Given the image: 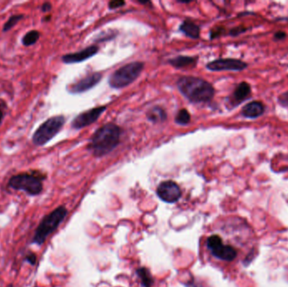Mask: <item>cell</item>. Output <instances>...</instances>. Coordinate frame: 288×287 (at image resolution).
<instances>
[{"label": "cell", "mask_w": 288, "mask_h": 287, "mask_svg": "<svg viewBox=\"0 0 288 287\" xmlns=\"http://www.w3.org/2000/svg\"><path fill=\"white\" fill-rule=\"evenodd\" d=\"M121 128L114 123H107L93 134L89 149L95 157H102L111 153L119 144Z\"/></svg>", "instance_id": "obj_1"}, {"label": "cell", "mask_w": 288, "mask_h": 287, "mask_svg": "<svg viewBox=\"0 0 288 287\" xmlns=\"http://www.w3.org/2000/svg\"><path fill=\"white\" fill-rule=\"evenodd\" d=\"M180 92L192 103H207L213 99L215 90L210 83L196 77H181L177 81Z\"/></svg>", "instance_id": "obj_2"}, {"label": "cell", "mask_w": 288, "mask_h": 287, "mask_svg": "<svg viewBox=\"0 0 288 287\" xmlns=\"http://www.w3.org/2000/svg\"><path fill=\"white\" fill-rule=\"evenodd\" d=\"M68 215V210L64 206H59L42 220L37 227L32 242L42 245L53 232H55Z\"/></svg>", "instance_id": "obj_3"}, {"label": "cell", "mask_w": 288, "mask_h": 287, "mask_svg": "<svg viewBox=\"0 0 288 287\" xmlns=\"http://www.w3.org/2000/svg\"><path fill=\"white\" fill-rule=\"evenodd\" d=\"M144 64L142 62H132L121 67L109 77V85L113 89H122L131 85L140 76Z\"/></svg>", "instance_id": "obj_4"}, {"label": "cell", "mask_w": 288, "mask_h": 287, "mask_svg": "<svg viewBox=\"0 0 288 287\" xmlns=\"http://www.w3.org/2000/svg\"><path fill=\"white\" fill-rule=\"evenodd\" d=\"M64 124L65 117L64 116L51 117L37 128L32 137V142L36 146L45 145L61 131Z\"/></svg>", "instance_id": "obj_5"}, {"label": "cell", "mask_w": 288, "mask_h": 287, "mask_svg": "<svg viewBox=\"0 0 288 287\" xmlns=\"http://www.w3.org/2000/svg\"><path fill=\"white\" fill-rule=\"evenodd\" d=\"M9 186L14 190H23L30 195H39L43 190L42 179L33 174H21L11 177Z\"/></svg>", "instance_id": "obj_6"}, {"label": "cell", "mask_w": 288, "mask_h": 287, "mask_svg": "<svg viewBox=\"0 0 288 287\" xmlns=\"http://www.w3.org/2000/svg\"><path fill=\"white\" fill-rule=\"evenodd\" d=\"M206 245L212 255L222 260L232 261L237 256L235 249L232 246L223 244L222 238L218 235L210 236Z\"/></svg>", "instance_id": "obj_7"}, {"label": "cell", "mask_w": 288, "mask_h": 287, "mask_svg": "<svg viewBox=\"0 0 288 287\" xmlns=\"http://www.w3.org/2000/svg\"><path fill=\"white\" fill-rule=\"evenodd\" d=\"M206 69L212 72L243 71L248 68V64L236 58H219L206 64Z\"/></svg>", "instance_id": "obj_8"}, {"label": "cell", "mask_w": 288, "mask_h": 287, "mask_svg": "<svg viewBox=\"0 0 288 287\" xmlns=\"http://www.w3.org/2000/svg\"><path fill=\"white\" fill-rule=\"evenodd\" d=\"M157 195L166 203H175L181 197V190L175 182L171 180L162 182L157 188Z\"/></svg>", "instance_id": "obj_9"}, {"label": "cell", "mask_w": 288, "mask_h": 287, "mask_svg": "<svg viewBox=\"0 0 288 287\" xmlns=\"http://www.w3.org/2000/svg\"><path fill=\"white\" fill-rule=\"evenodd\" d=\"M106 110V106H99L80 114L74 119L72 122V127L74 129H82L95 123Z\"/></svg>", "instance_id": "obj_10"}, {"label": "cell", "mask_w": 288, "mask_h": 287, "mask_svg": "<svg viewBox=\"0 0 288 287\" xmlns=\"http://www.w3.org/2000/svg\"><path fill=\"white\" fill-rule=\"evenodd\" d=\"M102 78L100 73H93L74 83L69 87V92L71 94H82L86 92L100 83Z\"/></svg>", "instance_id": "obj_11"}, {"label": "cell", "mask_w": 288, "mask_h": 287, "mask_svg": "<svg viewBox=\"0 0 288 287\" xmlns=\"http://www.w3.org/2000/svg\"><path fill=\"white\" fill-rule=\"evenodd\" d=\"M99 52L98 47L96 46H90L85 48L84 50L80 51L74 53H69L66 55L63 56L62 60L64 64H79L87 60L89 58H92L96 55Z\"/></svg>", "instance_id": "obj_12"}, {"label": "cell", "mask_w": 288, "mask_h": 287, "mask_svg": "<svg viewBox=\"0 0 288 287\" xmlns=\"http://www.w3.org/2000/svg\"><path fill=\"white\" fill-rule=\"evenodd\" d=\"M251 95V86L247 82H242L236 87L229 98V103L232 107L239 106Z\"/></svg>", "instance_id": "obj_13"}, {"label": "cell", "mask_w": 288, "mask_h": 287, "mask_svg": "<svg viewBox=\"0 0 288 287\" xmlns=\"http://www.w3.org/2000/svg\"><path fill=\"white\" fill-rule=\"evenodd\" d=\"M265 111V106L260 101H251L243 106L241 115L248 119H257L263 116Z\"/></svg>", "instance_id": "obj_14"}, {"label": "cell", "mask_w": 288, "mask_h": 287, "mask_svg": "<svg viewBox=\"0 0 288 287\" xmlns=\"http://www.w3.org/2000/svg\"><path fill=\"white\" fill-rule=\"evenodd\" d=\"M147 118L154 124L162 123L166 121V111L160 106H154L147 112Z\"/></svg>", "instance_id": "obj_15"}, {"label": "cell", "mask_w": 288, "mask_h": 287, "mask_svg": "<svg viewBox=\"0 0 288 287\" xmlns=\"http://www.w3.org/2000/svg\"><path fill=\"white\" fill-rule=\"evenodd\" d=\"M180 31L186 37L192 39H198L200 37V27L193 22L185 21L180 26Z\"/></svg>", "instance_id": "obj_16"}, {"label": "cell", "mask_w": 288, "mask_h": 287, "mask_svg": "<svg viewBox=\"0 0 288 287\" xmlns=\"http://www.w3.org/2000/svg\"><path fill=\"white\" fill-rule=\"evenodd\" d=\"M196 58L192 57H186V56H179L175 58H172L169 61V64L176 69H182L185 67L190 66L192 64H196Z\"/></svg>", "instance_id": "obj_17"}, {"label": "cell", "mask_w": 288, "mask_h": 287, "mask_svg": "<svg viewBox=\"0 0 288 287\" xmlns=\"http://www.w3.org/2000/svg\"><path fill=\"white\" fill-rule=\"evenodd\" d=\"M137 274L140 278L143 287H152L153 284V278L148 269L140 268L137 270Z\"/></svg>", "instance_id": "obj_18"}, {"label": "cell", "mask_w": 288, "mask_h": 287, "mask_svg": "<svg viewBox=\"0 0 288 287\" xmlns=\"http://www.w3.org/2000/svg\"><path fill=\"white\" fill-rule=\"evenodd\" d=\"M39 38H40L39 32L37 31H31V32H27V34L25 35L24 37L22 38V43L25 47H30V46L34 45L35 43H37Z\"/></svg>", "instance_id": "obj_19"}, {"label": "cell", "mask_w": 288, "mask_h": 287, "mask_svg": "<svg viewBox=\"0 0 288 287\" xmlns=\"http://www.w3.org/2000/svg\"><path fill=\"white\" fill-rule=\"evenodd\" d=\"M190 115L188 112L187 110L182 109L178 112L177 115L175 116V122L180 126H185L190 123Z\"/></svg>", "instance_id": "obj_20"}, {"label": "cell", "mask_w": 288, "mask_h": 287, "mask_svg": "<svg viewBox=\"0 0 288 287\" xmlns=\"http://www.w3.org/2000/svg\"><path fill=\"white\" fill-rule=\"evenodd\" d=\"M23 17H24L23 15H15V16H11V18L9 19L8 22H6L4 26V32H9L10 30L12 29L18 22L22 21Z\"/></svg>", "instance_id": "obj_21"}, {"label": "cell", "mask_w": 288, "mask_h": 287, "mask_svg": "<svg viewBox=\"0 0 288 287\" xmlns=\"http://www.w3.org/2000/svg\"><path fill=\"white\" fill-rule=\"evenodd\" d=\"M278 102L280 106L288 108V92L283 93L278 97Z\"/></svg>", "instance_id": "obj_22"}, {"label": "cell", "mask_w": 288, "mask_h": 287, "mask_svg": "<svg viewBox=\"0 0 288 287\" xmlns=\"http://www.w3.org/2000/svg\"><path fill=\"white\" fill-rule=\"evenodd\" d=\"M248 30V28H244V27H235V28L230 31L229 34L232 37H237L238 35L243 34L244 32H247Z\"/></svg>", "instance_id": "obj_23"}, {"label": "cell", "mask_w": 288, "mask_h": 287, "mask_svg": "<svg viewBox=\"0 0 288 287\" xmlns=\"http://www.w3.org/2000/svg\"><path fill=\"white\" fill-rule=\"evenodd\" d=\"M223 32H224V29H223L222 27H217V28H215V29L212 30V32H211L210 38H211V39L217 38V37H219Z\"/></svg>", "instance_id": "obj_24"}, {"label": "cell", "mask_w": 288, "mask_h": 287, "mask_svg": "<svg viewBox=\"0 0 288 287\" xmlns=\"http://www.w3.org/2000/svg\"><path fill=\"white\" fill-rule=\"evenodd\" d=\"M285 38H286V33L282 31H278L273 36L274 41H283Z\"/></svg>", "instance_id": "obj_25"}, {"label": "cell", "mask_w": 288, "mask_h": 287, "mask_svg": "<svg viewBox=\"0 0 288 287\" xmlns=\"http://www.w3.org/2000/svg\"><path fill=\"white\" fill-rule=\"evenodd\" d=\"M37 259V255H36L34 253H32V252L28 253L27 257H26V260H27L30 264H32V265H35V264H36Z\"/></svg>", "instance_id": "obj_26"}, {"label": "cell", "mask_w": 288, "mask_h": 287, "mask_svg": "<svg viewBox=\"0 0 288 287\" xmlns=\"http://www.w3.org/2000/svg\"><path fill=\"white\" fill-rule=\"evenodd\" d=\"M124 1H111L109 3V8L111 9V10H114V9L120 8L122 6H125Z\"/></svg>", "instance_id": "obj_27"}, {"label": "cell", "mask_w": 288, "mask_h": 287, "mask_svg": "<svg viewBox=\"0 0 288 287\" xmlns=\"http://www.w3.org/2000/svg\"><path fill=\"white\" fill-rule=\"evenodd\" d=\"M52 10V5L50 3H44L42 6V11L43 12H49Z\"/></svg>", "instance_id": "obj_28"}, {"label": "cell", "mask_w": 288, "mask_h": 287, "mask_svg": "<svg viewBox=\"0 0 288 287\" xmlns=\"http://www.w3.org/2000/svg\"><path fill=\"white\" fill-rule=\"evenodd\" d=\"M3 118H4L3 111L0 110V123H1V121H2V120H3Z\"/></svg>", "instance_id": "obj_29"}, {"label": "cell", "mask_w": 288, "mask_h": 287, "mask_svg": "<svg viewBox=\"0 0 288 287\" xmlns=\"http://www.w3.org/2000/svg\"><path fill=\"white\" fill-rule=\"evenodd\" d=\"M7 287H13V284H9L8 286Z\"/></svg>", "instance_id": "obj_30"}]
</instances>
